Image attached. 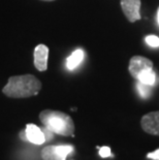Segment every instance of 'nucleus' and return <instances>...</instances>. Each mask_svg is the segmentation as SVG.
<instances>
[{
	"instance_id": "nucleus-1",
	"label": "nucleus",
	"mask_w": 159,
	"mask_h": 160,
	"mask_svg": "<svg viewBox=\"0 0 159 160\" xmlns=\"http://www.w3.org/2000/svg\"><path fill=\"white\" fill-rule=\"evenodd\" d=\"M42 87V82L33 74L13 76L3 87L2 93L11 98H27L38 94Z\"/></svg>"
},
{
	"instance_id": "nucleus-2",
	"label": "nucleus",
	"mask_w": 159,
	"mask_h": 160,
	"mask_svg": "<svg viewBox=\"0 0 159 160\" xmlns=\"http://www.w3.org/2000/svg\"><path fill=\"white\" fill-rule=\"evenodd\" d=\"M39 120L45 128L52 131L53 133L72 137L74 133V123L69 115L60 111L45 110L40 112Z\"/></svg>"
},
{
	"instance_id": "nucleus-3",
	"label": "nucleus",
	"mask_w": 159,
	"mask_h": 160,
	"mask_svg": "<svg viewBox=\"0 0 159 160\" xmlns=\"http://www.w3.org/2000/svg\"><path fill=\"white\" fill-rule=\"evenodd\" d=\"M131 77L140 83L152 86L156 81V74L153 71V62L143 56H133L128 66Z\"/></svg>"
},
{
	"instance_id": "nucleus-4",
	"label": "nucleus",
	"mask_w": 159,
	"mask_h": 160,
	"mask_svg": "<svg viewBox=\"0 0 159 160\" xmlns=\"http://www.w3.org/2000/svg\"><path fill=\"white\" fill-rule=\"evenodd\" d=\"M73 150L74 148L70 145L47 146L42 150L40 156L42 160H66Z\"/></svg>"
},
{
	"instance_id": "nucleus-5",
	"label": "nucleus",
	"mask_w": 159,
	"mask_h": 160,
	"mask_svg": "<svg viewBox=\"0 0 159 160\" xmlns=\"http://www.w3.org/2000/svg\"><path fill=\"white\" fill-rule=\"evenodd\" d=\"M141 0H121V8L125 17L131 23L141 19Z\"/></svg>"
},
{
	"instance_id": "nucleus-6",
	"label": "nucleus",
	"mask_w": 159,
	"mask_h": 160,
	"mask_svg": "<svg viewBox=\"0 0 159 160\" xmlns=\"http://www.w3.org/2000/svg\"><path fill=\"white\" fill-rule=\"evenodd\" d=\"M141 125L145 132L159 137V111L145 115L141 120Z\"/></svg>"
},
{
	"instance_id": "nucleus-7",
	"label": "nucleus",
	"mask_w": 159,
	"mask_h": 160,
	"mask_svg": "<svg viewBox=\"0 0 159 160\" xmlns=\"http://www.w3.org/2000/svg\"><path fill=\"white\" fill-rule=\"evenodd\" d=\"M49 48L46 45H38L34 49V66L38 71H45L48 68Z\"/></svg>"
},
{
	"instance_id": "nucleus-8",
	"label": "nucleus",
	"mask_w": 159,
	"mask_h": 160,
	"mask_svg": "<svg viewBox=\"0 0 159 160\" xmlns=\"http://www.w3.org/2000/svg\"><path fill=\"white\" fill-rule=\"evenodd\" d=\"M25 133H26L27 142H31V144L39 146L47 142L42 129H40L38 126H36L35 124H27Z\"/></svg>"
},
{
	"instance_id": "nucleus-9",
	"label": "nucleus",
	"mask_w": 159,
	"mask_h": 160,
	"mask_svg": "<svg viewBox=\"0 0 159 160\" xmlns=\"http://www.w3.org/2000/svg\"><path fill=\"white\" fill-rule=\"evenodd\" d=\"M83 59H84V51L81 49L76 50L68 57V59L66 60V67L69 70H73L82 63Z\"/></svg>"
},
{
	"instance_id": "nucleus-10",
	"label": "nucleus",
	"mask_w": 159,
	"mask_h": 160,
	"mask_svg": "<svg viewBox=\"0 0 159 160\" xmlns=\"http://www.w3.org/2000/svg\"><path fill=\"white\" fill-rule=\"evenodd\" d=\"M137 87L138 89V92H140V94L142 95V97H144V98L149 97V95H150V86L138 82Z\"/></svg>"
},
{
	"instance_id": "nucleus-11",
	"label": "nucleus",
	"mask_w": 159,
	"mask_h": 160,
	"mask_svg": "<svg viewBox=\"0 0 159 160\" xmlns=\"http://www.w3.org/2000/svg\"><path fill=\"white\" fill-rule=\"evenodd\" d=\"M146 42L152 48L159 47V37L156 35H149L146 37Z\"/></svg>"
},
{
	"instance_id": "nucleus-12",
	"label": "nucleus",
	"mask_w": 159,
	"mask_h": 160,
	"mask_svg": "<svg viewBox=\"0 0 159 160\" xmlns=\"http://www.w3.org/2000/svg\"><path fill=\"white\" fill-rule=\"evenodd\" d=\"M99 155L101 156V157H103V158L110 157V156H112L111 149L109 147H101L99 149Z\"/></svg>"
},
{
	"instance_id": "nucleus-13",
	"label": "nucleus",
	"mask_w": 159,
	"mask_h": 160,
	"mask_svg": "<svg viewBox=\"0 0 159 160\" xmlns=\"http://www.w3.org/2000/svg\"><path fill=\"white\" fill-rule=\"evenodd\" d=\"M147 157L149 159H153V160H159V149H157L156 151L152 152V153H149L147 155Z\"/></svg>"
},
{
	"instance_id": "nucleus-14",
	"label": "nucleus",
	"mask_w": 159,
	"mask_h": 160,
	"mask_svg": "<svg viewBox=\"0 0 159 160\" xmlns=\"http://www.w3.org/2000/svg\"><path fill=\"white\" fill-rule=\"evenodd\" d=\"M19 137H20V138L22 139V141L27 142V139H26V133H25V130H22L21 132H20Z\"/></svg>"
},
{
	"instance_id": "nucleus-15",
	"label": "nucleus",
	"mask_w": 159,
	"mask_h": 160,
	"mask_svg": "<svg viewBox=\"0 0 159 160\" xmlns=\"http://www.w3.org/2000/svg\"><path fill=\"white\" fill-rule=\"evenodd\" d=\"M157 21H158V24H159V8H158V11H157Z\"/></svg>"
},
{
	"instance_id": "nucleus-16",
	"label": "nucleus",
	"mask_w": 159,
	"mask_h": 160,
	"mask_svg": "<svg viewBox=\"0 0 159 160\" xmlns=\"http://www.w3.org/2000/svg\"><path fill=\"white\" fill-rule=\"evenodd\" d=\"M42 1H55V0H42Z\"/></svg>"
}]
</instances>
